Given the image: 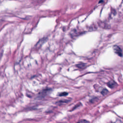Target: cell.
Listing matches in <instances>:
<instances>
[{
	"mask_svg": "<svg viewBox=\"0 0 123 123\" xmlns=\"http://www.w3.org/2000/svg\"><path fill=\"white\" fill-rule=\"evenodd\" d=\"M113 50H114V52L116 54H117L118 56H121V57L123 56V53H122V49H121V48L119 46L115 45V46H113Z\"/></svg>",
	"mask_w": 123,
	"mask_h": 123,
	"instance_id": "obj_1",
	"label": "cell"
},
{
	"mask_svg": "<svg viewBox=\"0 0 123 123\" xmlns=\"http://www.w3.org/2000/svg\"><path fill=\"white\" fill-rule=\"evenodd\" d=\"M107 85L110 88H113L114 87H115L117 85V84H116L115 82H114V81L111 80V81H110L108 83Z\"/></svg>",
	"mask_w": 123,
	"mask_h": 123,
	"instance_id": "obj_2",
	"label": "cell"
},
{
	"mask_svg": "<svg viewBox=\"0 0 123 123\" xmlns=\"http://www.w3.org/2000/svg\"><path fill=\"white\" fill-rule=\"evenodd\" d=\"M49 90H50V89H45V90H43L39 94L41 95V96L42 97H43V96H45L47 95V93L49 92Z\"/></svg>",
	"mask_w": 123,
	"mask_h": 123,
	"instance_id": "obj_3",
	"label": "cell"
},
{
	"mask_svg": "<svg viewBox=\"0 0 123 123\" xmlns=\"http://www.w3.org/2000/svg\"><path fill=\"white\" fill-rule=\"evenodd\" d=\"M76 66L78 68H81V69H83L84 68H85V67L86 66V64L85 63H80L79 64H78L77 65H76Z\"/></svg>",
	"mask_w": 123,
	"mask_h": 123,
	"instance_id": "obj_4",
	"label": "cell"
},
{
	"mask_svg": "<svg viewBox=\"0 0 123 123\" xmlns=\"http://www.w3.org/2000/svg\"><path fill=\"white\" fill-rule=\"evenodd\" d=\"M108 92V90L107 89H103L102 90V91H101V94H102V95H106L107 93Z\"/></svg>",
	"mask_w": 123,
	"mask_h": 123,
	"instance_id": "obj_5",
	"label": "cell"
},
{
	"mask_svg": "<svg viewBox=\"0 0 123 123\" xmlns=\"http://www.w3.org/2000/svg\"><path fill=\"white\" fill-rule=\"evenodd\" d=\"M68 93L67 92H62V93H60L59 94V96H66V95H67Z\"/></svg>",
	"mask_w": 123,
	"mask_h": 123,
	"instance_id": "obj_6",
	"label": "cell"
},
{
	"mask_svg": "<svg viewBox=\"0 0 123 123\" xmlns=\"http://www.w3.org/2000/svg\"><path fill=\"white\" fill-rule=\"evenodd\" d=\"M88 122L86 120H82L81 121H80L78 123H87Z\"/></svg>",
	"mask_w": 123,
	"mask_h": 123,
	"instance_id": "obj_7",
	"label": "cell"
}]
</instances>
